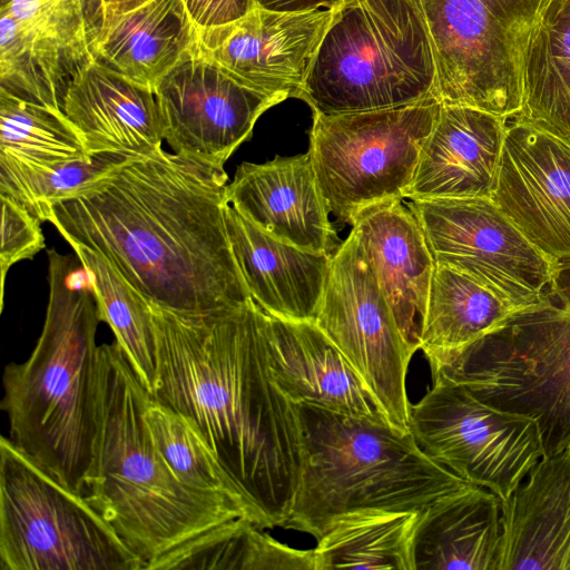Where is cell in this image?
Instances as JSON below:
<instances>
[{
	"label": "cell",
	"mask_w": 570,
	"mask_h": 570,
	"mask_svg": "<svg viewBox=\"0 0 570 570\" xmlns=\"http://www.w3.org/2000/svg\"><path fill=\"white\" fill-rule=\"evenodd\" d=\"M224 165L165 151L131 157L49 207L69 245L105 256L147 301L205 313L252 298L225 222Z\"/></svg>",
	"instance_id": "6da1fadb"
},
{
	"label": "cell",
	"mask_w": 570,
	"mask_h": 570,
	"mask_svg": "<svg viewBox=\"0 0 570 570\" xmlns=\"http://www.w3.org/2000/svg\"><path fill=\"white\" fill-rule=\"evenodd\" d=\"M150 308L157 367L151 396L198 429L262 527L283 528L304 448L298 405L271 374L267 313L253 298L205 313Z\"/></svg>",
	"instance_id": "7a4b0ae2"
},
{
	"label": "cell",
	"mask_w": 570,
	"mask_h": 570,
	"mask_svg": "<svg viewBox=\"0 0 570 570\" xmlns=\"http://www.w3.org/2000/svg\"><path fill=\"white\" fill-rule=\"evenodd\" d=\"M46 318L30 356L6 365L9 440L69 490L87 497L99 429L96 334L101 322L78 256L48 249Z\"/></svg>",
	"instance_id": "3957f363"
},
{
	"label": "cell",
	"mask_w": 570,
	"mask_h": 570,
	"mask_svg": "<svg viewBox=\"0 0 570 570\" xmlns=\"http://www.w3.org/2000/svg\"><path fill=\"white\" fill-rule=\"evenodd\" d=\"M99 429L87 494L146 570H170L190 548L254 518L227 499L184 485L159 452L146 419L151 394L115 340L99 345Z\"/></svg>",
	"instance_id": "277c9868"
},
{
	"label": "cell",
	"mask_w": 570,
	"mask_h": 570,
	"mask_svg": "<svg viewBox=\"0 0 570 570\" xmlns=\"http://www.w3.org/2000/svg\"><path fill=\"white\" fill-rule=\"evenodd\" d=\"M298 412L303 468L285 529L318 540L344 514L422 511L469 483L428 456L411 431L390 422L306 404Z\"/></svg>",
	"instance_id": "5b68a950"
},
{
	"label": "cell",
	"mask_w": 570,
	"mask_h": 570,
	"mask_svg": "<svg viewBox=\"0 0 570 570\" xmlns=\"http://www.w3.org/2000/svg\"><path fill=\"white\" fill-rule=\"evenodd\" d=\"M431 97L438 98L436 63L412 0L335 7L299 98L313 114L386 109Z\"/></svg>",
	"instance_id": "8992f818"
},
{
	"label": "cell",
	"mask_w": 570,
	"mask_h": 570,
	"mask_svg": "<svg viewBox=\"0 0 570 570\" xmlns=\"http://www.w3.org/2000/svg\"><path fill=\"white\" fill-rule=\"evenodd\" d=\"M432 379L459 384L479 400L533 419L544 454L570 441V263L552 302L473 343Z\"/></svg>",
	"instance_id": "52a82bcc"
},
{
	"label": "cell",
	"mask_w": 570,
	"mask_h": 570,
	"mask_svg": "<svg viewBox=\"0 0 570 570\" xmlns=\"http://www.w3.org/2000/svg\"><path fill=\"white\" fill-rule=\"evenodd\" d=\"M1 570H146L105 518L0 438Z\"/></svg>",
	"instance_id": "ba28073f"
},
{
	"label": "cell",
	"mask_w": 570,
	"mask_h": 570,
	"mask_svg": "<svg viewBox=\"0 0 570 570\" xmlns=\"http://www.w3.org/2000/svg\"><path fill=\"white\" fill-rule=\"evenodd\" d=\"M412 1L433 49L439 100L517 117L525 52L549 0Z\"/></svg>",
	"instance_id": "9c48e42d"
},
{
	"label": "cell",
	"mask_w": 570,
	"mask_h": 570,
	"mask_svg": "<svg viewBox=\"0 0 570 570\" xmlns=\"http://www.w3.org/2000/svg\"><path fill=\"white\" fill-rule=\"evenodd\" d=\"M442 102L313 114L308 153L330 210L353 225L366 209L407 198L422 147Z\"/></svg>",
	"instance_id": "30bf717a"
},
{
	"label": "cell",
	"mask_w": 570,
	"mask_h": 570,
	"mask_svg": "<svg viewBox=\"0 0 570 570\" xmlns=\"http://www.w3.org/2000/svg\"><path fill=\"white\" fill-rule=\"evenodd\" d=\"M438 265L459 272L521 314L552 302L562 264L532 244L491 198L410 200Z\"/></svg>",
	"instance_id": "8fae6325"
},
{
	"label": "cell",
	"mask_w": 570,
	"mask_h": 570,
	"mask_svg": "<svg viewBox=\"0 0 570 570\" xmlns=\"http://www.w3.org/2000/svg\"><path fill=\"white\" fill-rule=\"evenodd\" d=\"M410 431L428 456L507 501L544 455L538 423L444 380L411 404Z\"/></svg>",
	"instance_id": "7c38bea8"
},
{
	"label": "cell",
	"mask_w": 570,
	"mask_h": 570,
	"mask_svg": "<svg viewBox=\"0 0 570 570\" xmlns=\"http://www.w3.org/2000/svg\"><path fill=\"white\" fill-rule=\"evenodd\" d=\"M314 323L355 368L391 424L410 431L406 374L415 352L354 228L332 256Z\"/></svg>",
	"instance_id": "4fadbf2b"
},
{
	"label": "cell",
	"mask_w": 570,
	"mask_h": 570,
	"mask_svg": "<svg viewBox=\"0 0 570 570\" xmlns=\"http://www.w3.org/2000/svg\"><path fill=\"white\" fill-rule=\"evenodd\" d=\"M173 153L224 165L281 101L232 78L194 48L155 85Z\"/></svg>",
	"instance_id": "5bb4252c"
},
{
	"label": "cell",
	"mask_w": 570,
	"mask_h": 570,
	"mask_svg": "<svg viewBox=\"0 0 570 570\" xmlns=\"http://www.w3.org/2000/svg\"><path fill=\"white\" fill-rule=\"evenodd\" d=\"M334 9L278 12L256 6L234 22L198 29L195 49L255 91L281 102L299 99Z\"/></svg>",
	"instance_id": "9a60e30c"
},
{
	"label": "cell",
	"mask_w": 570,
	"mask_h": 570,
	"mask_svg": "<svg viewBox=\"0 0 570 570\" xmlns=\"http://www.w3.org/2000/svg\"><path fill=\"white\" fill-rule=\"evenodd\" d=\"M491 199L540 250L570 263V145L508 119Z\"/></svg>",
	"instance_id": "2e32d148"
},
{
	"label": "cell",
	"mask_w": 570,
	"mask_h": 570,
	"mask_svg": "<svg viewBox=\"0 0 570 570\" xmlns=\"http://www.w3.org/2000/svg\"><path fill=\"white\" fill-rule=\"evenodd\" d=\"M226 200L265 233L304 250L333 256L343 242L308 151L242 163L226 186Z\"/></svg>",
	"instance_id": "e0dca14e"
},
{
	"label": "cell",
	"mask_w": 570,
	"mask_h": 570,
	"mask_svg": "<svg viewBox=\"0 0 570 570\" xmlns=\"http://www.w3.org/2000/svg\"><path fill=\"white\" fill-rule=\"evenodd\" d=\"M267 315L271 374L289 401L390 422L355 368L314 322Z\"/></svg>",
	"instance_id": "ac0fdd59"
},
{
	"label": "cell",
	"mask_w": 570,
	"mask_h": 570,
	"mask_svg": "<svg viewBox=\"0 0 570 570\" xmlns=\"http://www.w3.org/2000/svg\"><path fill=\"white\" fill-rule=\"evenodd\" d=\"M507 125L508 119L474 107L442 104L407 199L491 198Z\"/></svg>",
	"instance_id": "d6986e66"
},
{
	"label": "cell",
	"mask_w": 570,
	"mask_h": 570,
	"mask_svg": "<svg viewBox=\"0 0 570 570\" xmlns=\"http://www.w3.org/2000/svg\"><path fill=\"white\" fill-rule=\"evenodd\" d=\"M61 111L89 155L116 151L147 156L165 140L154 90L95 59L71 77Z\"/></svg>",
	"instance_id": "ffe728a7"
},
{
	"label": "cell",
	"mask_w": 570,
	"mask_h": 570,
	"mask_svg": "<svg viewBox=\"0 0 570 570\" xmlns=\"http://www.w3.org/2000/svg\"><path fill=\"white\" fill-rule=\"evenodd\" d=\"M499 570H570V441L502 502Z\"/></svg>",
	"instance_id": "44dd1931"
},
{
	"label": "cell",
	"mask_w": 570,
	"mask_h": 570,
	"mask_svg": "<svg viewBox=\"0 0 570 570\" xmlns=\"http://www.w3.org/2000/svg\"><path fill=\"white\" fill-rule=\"evenodd\" d=\"M183 0H127L99 4L92 58L154 90L196 42Z\"/></svg>",
	"instance_id": "7402d4cb"
},
{
	"label": "cell",
	"mask_w": 570,
	"mask_h": 570,
	"mask_svg": "<svg viewBox=\"0 0 570 570\" xmlns=\"http://www.w3.org/2000/svg\"><path fill=\"white\" fill-rule=\"evenodd\" d=\"M225 222L234 257L255 303L279 318L314 322L332 256L277 239L229 204Z\"/></svg>",
	"instance_id": "603a6c76"
},
{
	"label": "cell",
	"mask_w": 570,
	"mask_h": 570,
	"mask_svg": "<svg viewBox=\"0 0 570 570\" xmlns=\"http://www.w3.org/2000/svg\"><path fill=\"white\" fill-rule=\"evenodd\" d=\"M352 228L371 259L404 341L416 352L435 267L416 218L402 202H393L364 210Z\"/></svg>",
	"instance_id": "cb8c5ba5"
},
{
	"label": "cell",
	"mask_w": 570,
	"mask_h": 570,
	"mask_svg": "<svg viewBox=\"0 0 570 570\" xmlns=\"http://www.w3.org/2000/svg\"><path fill=\"white\" fill-rule=\"evenodd\" d=\"M502 501L473 483L420 511L412 543L413 570H499Z\"/></svg>",
	"instance_id": "d4e9b609"
},
{
	"label": "cell",
	"mask_w": 570,
	"mask_h": 570,
	"mask_svg": "<svg viewBox=\"0 0 570 570\" xmlns=\"http://www.w3.org/2000/svg\"><path fill=\"white\" fill-rule=\"evenodd\" d=\"M522 315L472 278L435 264L420 350L431 372Z\"/></svg>",
	"instance_id": "484cf974"
},
{
	"label": "cell",
	"mask_w": 570,
	"mask_h": 570,
	"mask_svg": "<svg viewBox=\"0 0 570 570\" xmlns=\"http://www.w3.org/2000/svg\"><path fill=\"white\" fill-rule=\"evenodd\" d=\"M570 145V0H549L528 45L514 117Z\"/></svg>",
	"instance_id": "4316f807"
},
{
	"label": "cell",
	"mask_w": 570,
	"mask_h": 570,
	"mask_svg": "<svg viewBox=\"0 0 570 570\" xmlns=\"http://www.w3.org/2000/svg\"><path fill=\"white\" fill-rule=\"evenodd\" d=\"M420 511L361 510L335 519L314 548L315 570H413Z\"/></svg>",
	"instance_id": "83f0119b"
},
{
	"label": "cell",
	"mask_w": 570,
	"mask_h": 570,
	"mask_svg": "<svg viewBox=\"0 0 570 570\" xmlns=\"http://www.w3.org/2000/svg\"><path fill=\"white\" fill-rule=\"evenodd\" d=\"M87 271L101 322H106L140 382L156 387V342L150 303L101 254L70 245Z\"/></svg>",
	"instance_id": "f1b7e54d"
},
{
	"label": "cell",
	"mask_w": 570,
	"mask_h": 570,
	"mask_svg": "<svg viewBox=\"0 0 570 570\" xmlns=\"http://www.w3.org/2000/svg\"><path fill=\"white\" fill-rule=\"evenodd\" d=\"M89 156L81 136L62 111L0 90V161L50 168Z\"/></svg>",
	"instance_id": "f546056e"
},
{
	"label": "cell",
	"mask_w": 570,
	"mask_h": 570,
	"mask_svg": "<svg viewBox=\"0 0 570 570\" xmlns=\"http://www.w3.org/2000/svg\"><path fill=\"white\" fill-rule=\"evenodd\" d=\"M146 419L159 452L184 485L242 505L252 514L256 525L264 529L252 504L190 421L153 396L146 409Z\"/></svg>",
	"instance_id": "4dcf8cb0"
},
{
	"label": "cell",
	"mask_w": 570,
	"mask_h": 570,
	"mask_svg": "<svg viewBox=\"0 0 570 570\" xmlns=\"http://www.w3.org/2000/svg\"><path fill=\"white\" fill-rule=\"evenodd\" d=\"M0 90L61 111L67 86L78 70L58 50L30 36L0 10Z\"/></svg>",
	"instance_id": "1f68e13d"
},
{
	"label": "cell",
	"mask_w": 570,
	"mask_h": 570,
	"mask_svg": "<svg viewBox=\"0 0 570 570\" xmlns=\"http://www.w3.org/2000/svg\"><path fill=\"white\" fill-rule=\"evenodd\" d=\"M264 530L249 520H239L190 548L171 569L315 570L314 549L289 547Z\"/></svg>",
	"instance_id": "d6a6232c"
},
{
	"label": "cell",
	"mask_w": 570,
	"mask_h": 570,
	"mask_svg": "<svg viewBox=\"0 0 570 570\" xmlns=\"http://www.w3.org/2000/svg\"><path fill=\"white\" fill-rule=\"evenodd\" d=\"M129 158L116 151L99 153L50 168L0 161V195L11 197L43 223L52 204L77 195Z\"/></svg>",
	"instance_id": "836d02e7"
},
{
	"label": "cell",
	"mask_w": 570,
	"mask_h": 570,
	"mask_svg": "<svg viewBox=\"0 0 570 570\" xmlns=\"http://www.w3.org/2000/svg\"><path fill=\"white\" fill-rule=\"evenodd\" d=\"M100 0H1L0 10L79 69L94 60L90 40Z\"/></svg>",
	"instance_id": "e575fe53"
},
{
	"label": "cell",
	"mask_w": 570,
	"mask_h": 570,
	"mask_svg": "<svg viewBox=\"0 0 570 570\" xmlns=\"http://www.w3.org/2000/svg\"><path fill=\"white\" fill-rule=\"evenodd\" d=\"M1 197L0 308H3L4 283L9 269L24 259H32L46 248L41 222L9 196Z\"/></svg>",
	"instance_id": "d590c367"
},
{
	"label": "cell",
	"mask_w": 570,
	"mask_h": 570,
	"mask_svg": "<svg viewBox=\"0 0 570 570\" xmlns=\"http://www.w3.org/2000/svg\"><path fill=\"white\" fill-rule=\"evenodd\" d=\"M196 29H206L234 22L256 6V0H183Z\"/></svg>",
	"instance_id": "8d00e7d4"
},
{
	"label": "cell",
	"mask_w": 570,
	"mask_h": 570,
	"mask_svg": "<svg viewBox=\"0 0 570 570\" xmlns=\"http://www.w3.org/2000/svg\"><path fill=\"white\" fill-rule=\"evenodd\" d=\"M348 0H256L258 7L278 12L332 9Z\"/></svg>",
	"instance_id": "74e56055"
},
{
	"label": "cell",
	"mask_w": 570,
	"mask_h": 570,
	"mask_svg": "<svg viewBox=\"0 0 570 570\" xmlns=\"http://www.w3.org/2000/svg\"><path fill=\"white\" fill-rule=\"evenodd\" d=\"M120 1H127V0H100V4L115 3V2H120Z\"/></svg>",
	"instance_id": "f35d334b"
}]
</instances>
